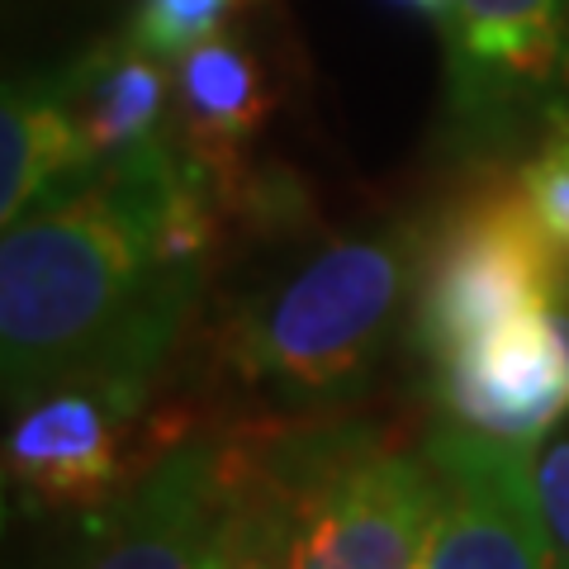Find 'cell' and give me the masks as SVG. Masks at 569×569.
<instances>
[{
	"mask_svg": "<svg viewBox=\"0 0 569 569\" xmlns=\"http://www.w3.org/2000/svg\"><path fill=\"white\" fill-rule=\"evenodd\" d=\"M190 167L181 133L48 194L0 247L6 403L81 370L162 380L200 305L209 266L171 252L167 213Z\"/></svg>",
	"mask_w": 569,
	"mask_h": 569,
	"instance_id": "cell-1",
	"label": "cell"
},
{
	"mask_svg": "<svg viewBox=\"0 0 569 569\" xmlns=\"http://www.w3.org/2000/svg\"><path fill=\"white\" fill-rule=\"evenodd\" d=\"M427 233L380 223L295 247L223 305L213 323L219 376L266 418H323L380 370L418 299Z\"/></svg>",
	"mask_w": 569,
	"mask_h": 569,
	"instance_id": "cell-2",
	"label": "cell"
},
{
	"mask_svg": "<svg viewBox=\"0 0 569 569\" xmlns=\"http://www.w3.org/2000/svg\"><path fill=\"white\" fill-rule=\"evenodd\" d=\"M228 460L271 498L290 569H418L437 512V475L380 427L342 413L247 418L223 432Z\"/></svg>",
	"mask_w": 569,
	"mask_h": 569,
	"instance_id": "cell-3",
	"label": "cell"
},
{
	"mask_svg": "<svg viewBox=\"0 0 569 569\" xmlns=\"http://www.w3.org/2000/svg\"><path fill=\"white\" fill-rule=\"evenodd\" d=\"M152 380L81 370L10 408L6 485L29 512H100L200 427L186 403L152 413Z\"/></svg>",
	"mask_w": 569,
	"mask_h": 569,
	"instance_id": "cell-4",
	"label": "cell"
},
{
	"mask_svg": "<svg viewBox=\"0 0 569 569\" xmlns=\"http://www.w3.org/2000/svg\"><path fill=\"white\" fill-rule=\"evenodd\" d=\"M569 299V252L541 228L522 181L485 186L427 238L413 347L441 361L475 337Z\"/></svg>",
	"mask_w": 569,
	"mask_h": 569,
	"instance_id": "cell-5",
	"label": "cell"
},
{
	"mask_svg": "<svg viewBox=\"0 0 569 569\" xmlns=\"http://www.w3.org/2000/svg\"><path fill=\"white\" fill-rule=\"evenodd\" d=\"M447 142L498 157L569 133V0H447Z\"/></svg>",
	"mask_w": 569,
	"mask_h": 569,
	"instance_id": "cell-6",
	"label": "cell"
},
{
	"mask_svg": "<svg viewBox=\"0 0 569 569\" xmlns=\"http://www.w3.org/2000/svg\"><path fill=\"white\" fill-rule=\"evenodd\" d=\"M422 456L437 475V512L418 569H569L531 447L451 422L427 437Z\"/></svg>",
	"mask_w": 569,
	"mask_h": 569,
	"instance_id": "cell-7",
	"label": "cell"
},
{
	"mask_svg": "<svg viewBox=\"0 0 569 569\" xmlns=\"http://www.w3.org/2000/svg\"><path fill=\"white\" fill-rule=\"evenodd\" d=\"M233 479L223 437L194 432L176 451L86 518L58 569H228Z\"/></svg>",
	"mask_w": 569,
	"mask_h": 569,
	"instance_id": "cell-8",
	"label": "cell"
},
{
	"mask_svg": "<svg viewBox=\"0 0 569 569\" xmlns=\"http://www.w3.org/2000/svg\"><path fill=\"white\" fill-rule=\"evenodd\" d=\"M451 422L503 441H537L569 413V299L432 361Z\"/></svg>",
	"mask_w": 569,
	"mask_h": 569,
	"instance_id": "cell-9",
	"label": "cell"
},
{
	"mask_svg": "<svg viewBox=\"0 0 569 569\" xmlns=\"http://www.w3.org/2000/svg\"><path fill=\"white\" fill-rule=\"evenodd\" d=\"M176 62V133L228 186H242L247 148L276 110V86L242 33H213Z\"/></svg>",
	"mask_w": 569,
	"mask_h": 569,
	"instance_id": "cell-10",
	"label": "cell"
},
{
	"mask_svg": "<svg viewBox=\"0 0 569 569\" xmlns=\"http://www.w3.org/2000/svg\"><path fill=\"white\" fill-rule=\"evenodd\" d=\"M62 71L91 167L123 162L176 129V71L129 33L100 39Z\"/></svg>",
	"mask_w": 569,
	"mask_h": 569,
	"instance_id": "cell-11",
	"label": "cell"
},
{
	"mask_svg": "<svg viewBox=\"0 0 569 569\" xmlns=\"http://www.w3.org/2000/svg\"><path fill=\"white\" fill-rule=\"evenodd\" d=\"M0 219L14 228L48 194L91 176V157L71 114L67 71H33L6 86L0 104Z\"/></svg>",
	"mask_w": 569,
	"mask_h": 569,
	"instance_id": "cell-12",
	"label": "cell"
},
{
	"mask_svg": "<svg viewBox=\"0 0 569 569\" xmlns=\"http://www.w3.org/2000/svg\"><path fill=\"white\" fill-rule=\"evenodd\" d=\"M247 6H257V0H133V14L123 33L138 48H148L152 58L171 62L186 48L223 33V24Z\"/></svg>",
	"mask_w": 569,
	"mask_h": 569,
	"instance_id": "cell-13",
	"label": "cell"
},
{
	"mask_svg": "<svg viewBox=\"0 0 569 569\" xmlns=\"http://www.w3.org/2000/svg\"><path fill=\"white\" fill-rule=\"evenodd\" d=\"M228 460V447H223ZM233 479V537H228V569H290V537L276 503L228 460Z\"/></svg>",
	"mask_w": 569,
	"mask_h": 569,
	"instance_id": "cell-14",
	"label": "cell"
},
{
	"mask_svg": "<svg viewBox=\"0 0 569 569\" xmlns=\"http://www.w3.org/2000/svg\"><path fill=\"white\" fill-rule=\"evenodd\" d=\"M518 181L541 228L569 252V133H550L537 142V152L518 167Z\"/></svg>",
	"mask_w": 569,
	"mask_h": 569,
	"instance_id": "cell-15",
	"label": "cell"
},
{
	"mask_svg": "<svg viewBox=\"0 0 569 569\" xmlns=\"http://www.w3.org/2000/svg\"><path fill=\"white\" fill-rule=\"evenodd\" d=\"M537 485H541V503H546V522L556 531V546L569 565V437L556 441L550 451L537 460Z\"/></svg>",
	"mask_w": 569,
	"mask_h": 569,
	"instance_id": "cell-16",
	"label": "cell"
},
{
	"mask_svg": "<svg viewBox=\"0 0 569 569\" xmlns=\"http://www.w3.org/2000/svg\"><path fill=\"white\" fill-rule=\"evenodd\" d=\"M395 6H408V10H422V14H432V20H441V14H447V0H395Z\"/></svg>",
	"mask_w": 569,
	"mask_h": 569,
	"instance_id": "cell-17",
	"label": "cell"
}]
</instances>
